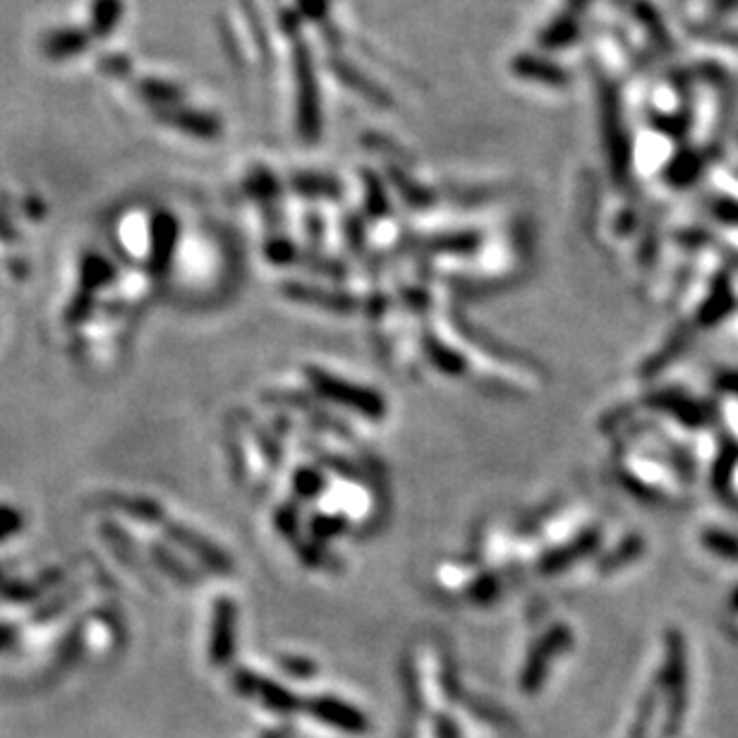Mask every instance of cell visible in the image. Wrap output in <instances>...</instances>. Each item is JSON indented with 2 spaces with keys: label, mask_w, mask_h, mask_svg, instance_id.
<instances>
[{
  "label": "cell",
  "mask_w": 738,
  "mask_h": 738,
  "mask_svg": "<svg viewBox=\"0 0 738 738\" xmlns=\"http://www.w3.org/2000/svg\"><path fill=\"white\" fill-rule=\"evenodd\" d=\"M293 187L300 195L307 197H338L341 195V185L336 183V178L319 173H298L293 178Z\"/></svg>",
  "instance_id": "8fae6325"
},
{
  "label": "cell",
  "mask_w": 738,
  "mask_h": 738,
  "mask_svg": "<svg viewBox=\"0 0 738 738\" xmlns=\"http://www.w3.org/2000/svg\"><path fill=\"white\" fill-rule=\"evenodd\" d=\"M580 22L576 12H564V15H556L552 22L540 32V46L547 51H559V48L571 46L578 39Z\"/></svg>",
  "instance_id": "52a82bcc"
},
{
  "label": "cell",
  "mask_w": 738,
  "mask_h": 738,
  "mask_svg": "<svg viewBox=\"0 0 738 738\" xmlns=\"http://www.w3.org/2000/svg\"><path fill=\"white\" fill-rule=\"evenodd\" d=\"M365 187H367V207L374 211V214H381L386 211V199H384V185L377 175L365 173Z\"/></svg>",
  "instance_id": "4fadbf2b"
},
{
  "label": "cell",
  "mask_w": 738,
  "mask_h": 738,
  "mask_svg": "<svg viewBox=\"0 0 738 738\" xmlns=\"http://www.w3.org/2000/svg\"><path fill=\"white\" fill-rule=\"evenodd\" d=\"M389 178H391L393 187H396V190L405 197V202H410L413 207H429V204L434 202L432 192H429L427 187L417 185L415 180L403 171V168L389 166Z\"/></svg>",
  "instance_id": "30bf717a"
},
{
  "label": "cell",
  "mask_w": 738,
  "mask_h": 738,
  "mask_svg": "<svg viewBox=\"0 0 738 738\" xmlns=\"http://www.w3.org/2000/svg\"><path fill=\"white\" fill-rule=\"evenodd\" d=\"M125 3L123 0H92L89 10V32L99 39H106L116 32V27L123 20Z\"/></svg>",
  "instance_id": "ba28073f"
},
{
  "label": "cell",
  "mask_w": 738,
  "mask_h": 738,
  "mask_svg": "<svg viewBox=\"0 0 738 738\" xmlns=\"http://www.w3.org/2000/svg\"><path fill=\"white\" fill-rule=\"evenodd\" d=\"M295 82H298V132L307 144L317 142L322 132V101H319L317 72H314L312 51L302 39H295L293 53Z\"/></svg>",
  "instance_id": "6da1fadb"
},
{
  "label": "cell",
  "mask_w": 738,
  "mask_h": 738,
  "mask_svg": "<svg viewBox=\"0 0 738 738\" xmlns=\"http://www.w3.org/2000/svg\"><path fill=\"white\" fill-rule=\"evenodd\" d=\"M137 94L154 108L180 106V101H183V89H180L178 84L163 80H139Z\"/></svg>",
  "instance_id": "9c48e42d"
},
{
  "label": "cell",
  "mask_w": 738,
  "mask_h": 738,
  "mask_svg": "<svg viewBox=\"0 0 738 738\" xmlns=\"http://www.w3.org/2000/svg\"><path fill=\"white\" fill-rule=\"evenodd\" d=\"M156 118L163 125H171L175 130L185 132V135L199 137V139H214L221 135L219 118L209 116V113L192 111L185 106H171V108H156Z\"/></svg>",
  "instance_id": "3957f363"
},
{
  "label": "cell",
  "mask_w": 738,
  "mask_h": 738,
  "mask_svg": "<svg viewBox=\"0 0 738 738\" xmlns=\"http://www.w3.org/2000/svg\"><path fill=\"white\" fill-rule=\"evenodd\" d=\"M298 8L305 17H310L312 22L326 24V15H329V5L326 0H298Z\"/></svg>",
  "instance_id": "5bb4252c"
},
{
  "label": "cell",
  "mask_w": 738,
  "mask_h": 738,
  "mask_svg": "<svg viewBox=\"0 0 738 738\" xmlns=\"http://www.w3.org/2000/svg\"><path fill=\"white\" fill-rule=\"evenodd\" d=\"M245 187L250 190V195L254 197H262V199H271L278 195V183H276V175H271L266 168H254V171L247 175Z\"/></svg>",
  "instance_id": "7c38bea8"
},
{
  "label": "cell",
  "mask_w": 738,
  "mask_h": 738,
  "mask_svg": "<svg viewBox=\"0 0 738 738\" xmlns=\"http://www.w3.org/2000/svg\"><path fill=\"white\" fill-rule=\"evenodd\" d=\"M602 135L604 144H607V156L612 163L614 173L623 175L628 171V159H631V149H628V137L623 130L621 120V106H619V94L612 84H602Z\"/></svg>",
  "instance_id": "7a4b0ae2"
},
{
  "label": "cell",
  "mask_w": 738,
  "mask_h": 738,
  "mask_svg": "<svg viewBox=\"0 0 738 738\" xmlns=\"http://www.w3.org/2000/svg\"><path fill=\"white\" fill-rule=\"evenodd\" d=\"M89 41H92V34L84 32V29L77 27L53 29V32H48L44 36V41H41V51H44V56L51 60H65L87 51Z\"/></svg>",
  "instance_id": "8992f818"
},
{
  "label": "cell",
  "mask_w": 738,
  "mask_h": 738,
  "mask_svg": "<svg viewBox=\"0 0 738 738\" xmlns=\"http://www.w3.org/2000/svg\"><path fill=\"white\" fill-rule=\"evenodd\" d=\"M511 70L520 80L540 82L547 84V87H566L568 84V72L561 65H556L549 58L535 56V53H523V56L513 58Z\"/></svg>",
  "instance_id": "277c9868"
},
{
  "label": "cell",
  "mask_w": 738,
  "mask_h": 738,
  "mask_svg": "<svg viewBox=\"0 0 738 738\" xmlns=\"http://www.w3.org/2000/svg\"><path fill=\"white\" fill-rule=\"evenodd\" d=\"M329 68L334 70V75L338 77V80L346 84L348 89H353L355 94L365 96V99L374 101V104L381 106V108L391 106V96L386 94L384 89H381L379 84L372 80V77L365 75V72H362L360 68H355L353 63H348L346 58L334 56L329 60Z\"/></svg>",
  "instance_id": "5b68a950"
},
{
  "label": "cell",
  "mask_w": 738,
  "mask_h": 738,
  "mask_svg": "<svg viewBox=\"0 0 738 738\" xmlns=\"http://www.w3.org/2000/svg\"><path fill=\"white\" fill-rule=\"evenodd\" d=\"M101 70L113 77H127L130 75V60H127L125 56H120V53H111V56H106L104 60H101Z\"/></svg>",
  "instance_id": "9a60e30c"
}]
</instances>
